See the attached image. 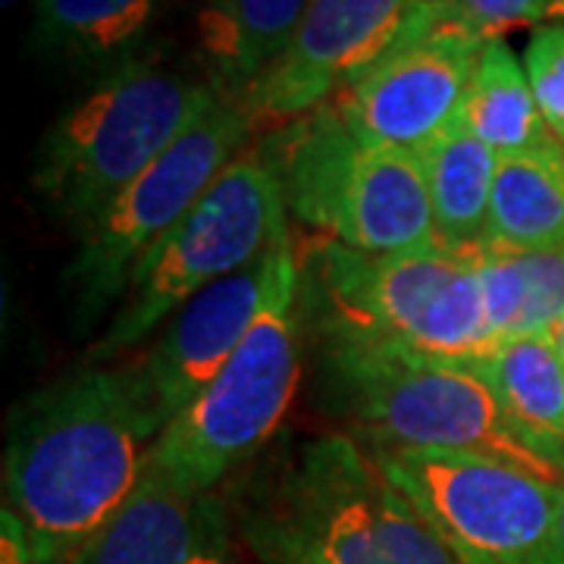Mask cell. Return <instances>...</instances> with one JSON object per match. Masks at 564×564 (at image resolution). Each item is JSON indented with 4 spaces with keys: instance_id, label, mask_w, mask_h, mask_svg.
Returning a JSON list of instances; mask_svg holds the SVG:
<instances>
[{
    "instance_id": "cell-21",
    "label": "cell",
    "mask_w": 564,
    "mask_h": 564,
    "mask_svg": "<svg viewBox=\"0 0 564 564\" xmlns=\"http://www.w3.org/2000/svg\"><path fill=\"white\" fill-rule=\"evenodd\" d=\"M477 267L480 282V302L489 336L496 343L514 339L521 333L527 307V267L524 254L514 248H502L496 242L480 245L474 254H467Z\"/></svg>"
},
{
    "instance_id": "cell-15",
    "label": "cell",
    "mask_w": 564,
    "mask_h": 564,
    "mask_svg": "<svg viewBox=\"0 0 564 564\" xmlns=\"http://www.w3.org/2000/svg\"><path fill=\"white\" fill-rule=\"evenodd\" d=\"M524 443L564 474V355L552 333L496 343L470 364Z\"/></svg>"
},
{
    "instance_id": "cell-1",
    "label": "cell",
    "mask_w": 564,
    "mask_h": 564,
    "mask_svg": "<svg viewBox=\"0 0 564 564\" xmlns=\"http://www.w3.org/2000/svg\"><path fill=\"white\" fill-rule=\"evenodd\" d=\"M223 496L236 533L263 564H458L348 433L280 445Z\"/></svg>"
},
{
    "instance_id": "cell-29",
    "label": "cell",
    "mask_w": 564,
    "mask_h": 564,
    "mask_svg": "<svg viewBox=\"0 0 564 564\" xmlns=\"http://www.w3.org/2000/svg\"><path fill=\"white\" fill-rule=\"evenodd\" d=\"M3 7H13V3H22V0H0Z\"/></svg>"
},
{
    "instance_id": "cell-13",
    "label": "cell",
    "mask_w": 564,
    "mask_h": 564,
    "mask_svg": "<svg viewBox=\"0 0 564 564\" xmlns=\"http://www.w3.org/2000/svg\"><path fill=\"white\" fill-rule=\"evenodd\" d=\"M280 245L239 273L204 289L144 343L139 358L117 364L151 443L220 377L242 345L261 311Z\"/></svg>"
},
{
    "instance_id": "cell-24",
    "label": "cell",
    "mask_w": 564,
    "mask_h": 564,
    "mask_svg": "<svg viewBox=\"0 0 564 564\" xmlns=\"http://www.w3.org/2000/svg\"><path fill=\"white\" fill-rule=\"evenodd\" d=\"M521 254L527 267V307L518 336L552 333L564 317V242Z\"/></svg>"
},
{
    "instance_id": "cell-26",
    "label": "cell",
    "mask_w": 564,
    "mask_h": 564,
    "mask_svg": "<svg viewBox=\"0 0 564 564\" xmlns=\"http://www.w3.org/2000/svg\"><path fill=\"white\" fill-rule=\"evenodd\" d=\"M545 22H564V0H558V3L549 10V20Z\"/></svg>"
},
{
    "instance_id": "cell-17",
    "label": "cell",
    "mask_w": 564,
    "mask_h": 564,
    "mask_svg": "<svg viewBox=\"0 0 564 564\" xmlns=\"http://www.w3.org/2000/svg\"><path fill=\"white\" fill-rule=\"evenodd\" d=\"M161 0H35L32 51L51 61L117 69L135 61Z\"/></svg>"
},
{
    "instance_id": "cell-5",
    "label": "cell",
    "mask_w": 564,
    "mask_h": 564,
    "mask_svg": "<svg viewBox=\"0 0 564 564\" xmlns=\"http://www.w3.org/2000/svg\"><path fill=\"white\" fill-rule=\"evenodd\" d=\"M304 345L299 245L289 236L242 345L220 377L166 423L144 464L188 492H220L280 433L302 383Z\"/></svg>"
},
{
    "instance_id": "cell-4",
    "label": "cell",
    "mask_w": 564,
    "mask_h": 564,
    "mask_svg": "<svg viewBox=\"0 0 564 564\" xmlns=\"http://www.w3.org/2000/svg\"><path fill=\"white\" fill-rule=\"evenodd\" d=\"M299 270L307 333H345L462 364L496 345L467 254H367L317 236L299 248Z\"/></svg>"
},
{
    "instance_id": "cell-18",
    "label": "cell",
    "mask_w": 564,
    "mask_h": 564,
    "mask_svg": "<svg viewBox=\"0 0 564 564\" xmlns=\"http://www.w3.org/2000/svg\"><path fill=\"white\" fill-rule=\"evenodd\" d=\"M417 158L426 173L440 242L445 251L474 254L489 242V210L502 158L462 122Z\"/></svg>"
},
{
    "instance_id": "cell-25",
    "label": "cell",
    "mask_w": 564,
    "mask_h": 564,
    "mask_svg": "<svg viewBox=\"0 0 564 564\" xmlns=\"http://www.w3.org/2000/svg\"><path fill=\"white\" fill-rule=\"evenodd\" d=\"M0 564H39L25 536V527L7 508L0 511Z\"/></svg>"
},
{
    "instance_id": "cell-28",
    "label": "cell",
    "mask_w": 564,
    "mask_h": 564,
    "mask_svg": "<svg viewBox=\"0 0 564 564\" xmlns=\"http://www.w3.org/2000/svg\"><path fill=\"white\" fill-rule=\"evenodd\" d=\"M562 543H564V492H562Z\"/></svg>"
},
{
    "instance_id": "cell-6",
    "label": "cell",
    "mask_w": 564,
    "mask_h": 564,
    "mask_svg": "<svg viewBox=\"0 0 564 564\" xmlns=\"http://www.w3.org/2000/svg\"><path fill=\"white\" fill-rule=\"evenodd\" d=\"M258 144L280 176L289 214L323 239L367 254L443 248L421 158L358 139L336 104Z\"/></svg>"
},
{
    "instance_id": "cell-20",
    "label": "cell",
    "mask_w": 564,
    "mask_h": 564,
    "mask_svg": "<svg viewBox=\"0 0 564 564\" xmlns=\"http://www.w3.org/2000/svg\"><path fill=\"white\" fill-rule=\"evenodd\" d=\"M489 242L514 251H540L564 242V144L499 161Z\"/></svg>"
},
{
    "instance_id": "cell-2",
    "label": "cell",
    "mask_w": 564,
    "mask_h": 564,
    "mask_svg": "<svg viewBox=\"0 0 564 564\" xmlns=\"http://www.w3.org/2000/svg\"><path fill=\"white\" fill-rule=\"evenodd\" d=\"M151 440L120 367L82 364L10 414L3 508L39 564H69L139 486Z\"/></svg>"
},
{
    "instance_id": "cell-22",
    "label": "cell",
    "mask_w": 564,
    "mask_h": 564,
    "mask_svg": "<svg viewBox=\"0 0 564 564\" xmlns=\"http://www.w3.org/2000/svg\"><path fill=\"white\" fill-rule=\"evenodd\" d=\"M555 3L558 0H423L433 20L480 39H502L514 25H543Z\"/></svg>"
},
{
    "instance_id": "cell-14",
    "label": "cell",
    "mask_w": 564,
    "mask_h": 564,
    "mask_svg": "<svg viewBox=\"0 0 564 564\" xmlns=\"http://www.w3.org/2000/svg\"><path fill=\"white\" fill-rule=\"evenodd\" d=\"M236 524L220 492H188L144 464L139 486L69 564H236Z\"/></svg>"
},
{
    "instance_id": "cell-8",
    "label": "cell",
    "mask_w": 564,
    "mask_h": 564,
    "mask_svg": "<svg viewBox=\"0 0 564 564\" xmlns=\"http://www.w3.org/2000/svg\"><path fill=\"white\" fill-rule=\"evenodd\" d=\"M285 236L289 207L280 176L261 144H254L223 170L198 204L141 261L120 311L88 348L85 364L107 367L129 348L144 345L195 295L245 270Z\"/></svg>"
},
{
    "instance_id": "cell-10",
    "label": "cell",
    "mask_w": 564,
    "mask_h": 564,
    "mask_svg": "<svg viewBox=\"0 0 564 564\" xmlns=\"http://www.w3.org/2000/svg\"><path fill=\"white\" fill-rule=\"evenodd\" d=\"M364 448L458 564H564V484L477 452Z\"/></svg>"
},
{
    "instance_id": "cell-11",
    "label": "cell",
    "mask_w": 564,
    "mask_h": 564,
    "mask_svg": "<svg viewBox=\"0 0 564 564\" xmlns=\"http://www.w3.org/2000/svg\"><path fill=\"white\" fill-rule=\"evenodd\" d=\"M417 20L421 0H314L285 51L236 104L251 129L302 120L383 61Z\"/></svg>"
},
{
    "instance_id": "cell-23",
    "label": "cell",
    "mask_w": 564,
    "mask_h": 564,
    "mask_svg": "<svg viewBox=\"0 0 564 564\" xmlns=\"http://www.w3.org/2000/svg\"><path fill=\"white\" fill-rule=\"evenodd\" d=\"M527 79L555 141L564 144V22H543L524 51Z\"/></svg>"
},
{
    "instance_id": "cell-27",
    "label": "cell",
    "mask_w": 564,
    "mask_h": 564,
    "mask_svg": "<svg viewBox=\"0 0 564 564\" xmlns=\"http://www.w3.org/2000/svg\"><path fill=\"white\" fill-rule=\"evenodd\" d=\"M552 336H555V343H558V348H562V355H564V317L558 321V326L552 329Z\"/></svg>"
},
{
    "instance_id": "cell-19",
    "label": "cell",
    "mask_w": 564,
    "mask_h": 564,
    "mask_svg": "<svg viewBox=\"0 0 564 564\" xmlns=\"http://www.w3.org/2000/svg\"><path fill=\"white\" fill-rule=\"evenodd\" d=\"M462 126L499 158L536 151L555 141L527 79L524 61L505 39H486L477 54L464 95Z\"/></svg>"
},
{
    "instance_id": "cell-16",
    "label": "cell",
    "mask_w": 564,
    "mask_h": 564,
    "mask_svg": "<svg viewBox=\"0 0 564 564\" xmlns=\"http://www.w3.org/2000/svg\"><path fill=\"white\" fill-rule=\"evenodd\" d=\"M314 0H210L198 17L210 85L239 101L285 51Z\"/></svg>"
},
{
    "instance_id": "cell-12",
    "label": "cell",
    "mask_w": 564,
    "mask_h": 564,
    "mask_svg": "<svg viewBox=\"0 0 564 564\" xmlns=\"http://www.w3.org/2000/svg\"><path fill=\"white\" fill-rule=\"evenodd\" d=\"M484 41L467 29L436 22L421 0L417 25L333 104L358 139L423 154L462 122Z\"/></svg>"
},
{
    "instance_id": "cell-3",
    "label": "cell",
    "mask_w": 564,
    "mask_h": 564,
    "mask_svg": "<svg viewBox=\"0 0 564 564\" xmlns=\"http://www.w3.org/2000/svg\"><path fill=\"white\" fill-rule=\"evenodd\" d=\"M307 343L317 351L326 411L343 417L361 445L477 452L564 484L562 470L524 443L470 364L345 333H307Z\"/></svg>"
},
{
    "instance_id": "cell-7",
    "label": "cell",
    "mask_w": 564,
    "mask_h": 564,
    "mask_svg": "<svg viewBox=\"0 0 564 564\" xmlns=\"http://www.w3.org/2000/svg\"><path fill=\"white\" fill-rule=\"evenodd\" d=\"M214 95L210 82L161 63H122L51 122L35 151L32 188L79 236L180 139Z\"/></svg>"
},
{
    "instance_id": "cell-9",
    "label": "cell",
    "mask_w": 564,
    "mask_h": 564,
    "mask_svg": "<svg viewBox=\"0 0 564 564\" xmlns=\"http://www.w3.org/2000/svg\"><path fill=\"white\" fill-rule=\"evenodd\" d=\"M251 132L242 107L217 91L180 139L82 229L61 276L76 336L91 333L113 304H122L141 261L242 154Z\"/></svg>"
}]
</instances>
